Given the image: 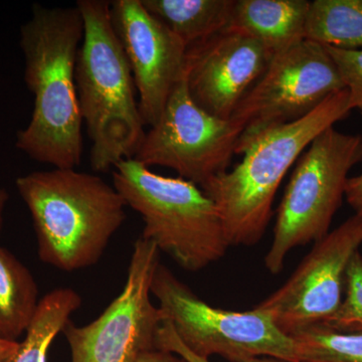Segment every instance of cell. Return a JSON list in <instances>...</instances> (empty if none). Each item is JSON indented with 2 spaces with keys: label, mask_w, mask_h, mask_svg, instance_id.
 Here are the masks:
<instances>
[{
  "label": "cell",
  "mask_w": 362,
  "mask_h": 362,
  "mask_svg": "<svg viewBox=\"0 0 362 362\" xmlns=\"http://www.w3.org/2000/svg\"><path fill=\"white\" fill-rule=\"evenodd\" d=\"M296 162L278 207L267 270L277 275L295 247L317 243L330 233L345 197L349 173L362 162V136L334 126L320 133Z\"/></svg>",
  "instance_id": "8992f818"
},
{
  "label": "cell",
  "mask_w": 362,
  "mask_h": 362,
  "mask_svg": "<svg viewBox=\"0 0 362 362\" xmlns=\"http://www.w3.org/2000/svg\"><path fill=\"white\" fill-rule=\"evenodd\" d=\"M339 332H362V255L356 252L345 279V298L334 315L321 324Z\"/></svg>",
  "instance_id": "ffe728a7"
},
{
  "label": "cell",
  "mask_w": 362,
  "mask_h": 362,
  "mask_svg": "<svg viewBox=\"0 0 362 362\" xmlns=\"http://www.w3.org/2000/svg\"><path fill=\"white\" fill-rule=\"evenodd\" d=\"M84 39L76 66L78 105L92 141L90 166L106 173L134 157L145 136L129 63L111 21L110 1L78 0Z\"/></svg>",
  "instance_id": "277c9868"
},
{
  "label": "cell",
  "mask_w": 362,
  "mask_h": 362,
  "mask_svg": "<svg viewBox=\"0 0 362 362\" xmlns=\"http://www.w3.org/2000/svg\"><path fill=\"white\" fill-rule=\"evenodd\" d=\"M159 255L154 243L140 237L119 296L87 325L66 323L63 333L71 362H136L144 352L157 349V334L165 317L150 296Z\"/></svg>",
  "instance_id": "9c48e42d"
},
{
  "label": "cell",
  "mask_w": 362,
  "mask_h": 362,
  "mask_svg": "<svg viewBox=\"0 0 362 362\" xmlns=\"http://www.w3.org/2000/svg\"><path fill=\"white\" fill-rule=\"evenodd\" d=\"M84 39L77 6H33L21 28L25 81L33 95L30 123L16 136L18 149L54 168L76 169L83 156V119L76 66Z\"/></svg>",
  "instance_id": "6da1fadb"
},
{
  "label": "cell",
  "mask_w": 362,
  "mask_h": 362,
  "mask_svg": "<svg viewBox=\"0 0 362 362\" xmlns=\"http://www.w3.org/2000/svg\"><path fill=\"white\" fill-rule=\"evenodd\" d=\"M188 47L230 25L235 0H141Z\"/></svg>",
  "instance_id": "2e32d148"
},
{
  "label": "cell",
  "mask_w": 362,
  "mask_h": 362,
  "mask_svg": "<svg viewBox=\"0 0 362 362\" xmlns=\"http://www.w3.org/2000/svg\"><path fill=\"white\" fill-rule=\"evenodd\" d=\"M325 47L337 64L345 89L349 92L352 110H357L362 115V49L343 51Z\"/></svg>",
  "instance_id": "44dd1931"
},
{
  "label": "cell",
  "mask_w": 362,
  "mask_h": 362,
  "mask_svg": "<svg viewBox=\"0 0 362 362\" xmlns=\"http://www.w3.org/2000/svg\"><path fill=\"white\" fill-rule=\"evenodd\" d=\"M344 89L324 45L304 40L279 52L230 118L242 129L235 154L264 131L304 118Z\"/></svg>",
  "instance_id": "ba28073f"
},
{
  "label": "cell",
  "mask_w": 362,
  "mask_h": 362,
  "mask_svg": "<svg viewBox=\"0 0 362 362\" xmlns=\"http://www.w3.org/2000/svg\"><path fill=\"white\" fill-rule=\"evenodd\" d=\"M20 346L21 342L0 340V362H14Z\"/></svg>",
  "instance_id": "d4e9b609"
},
{
  "label": "cell",
  "mask_w": 362,
  "mask_h": 362,
  "mask_svg": "<svg viewBox=\"0 0 362 362\" xmlns=\"http://www.w3.org/2000/svg\"><path fill=\"white\" fill-rule=\"evenodd\" d=\"M242 129L201 108L181 78L158 122L145 133L133 159L143 165L173 169L199 187L228 171Z\"/></svg>",
  "instance_id": "30bf717a"
},
{
  "label": "cell",
  "mask_w": 362,
  "mask_h": 362,
  "mask_svg": "<svg viewBox=\"0 0 362 362\" xmlns=\"http://www.w3.org/2000/svg\"><path fill=\"white\" fill-rule=\"evenodd\" d=\"M244 362H284L278 359L270 358V357H257V358L249 359Z\"/></svg>",
  "instance_id": "4316f807"
},
{
  "label": "cell",
  "mask_w": 362,
  "mask_h": 362,
  "mask_svg": "<svg viewBox=\"0 0 362 362\" xmlns=\"http://www.w3.org/2000/svg\"><path fill=\"white\" fill-rule=\"evenodd\" d=\"M151 294L178 339L195 356H218L230 362L257 357L298 362L294 339L279 329L266 312L214 308L162 264L154 274Z\"/></svg>",
  "instance_id": "52a82bcc"
},
{
  "label": "cell",
  "mask_w": 362,
  "mask_h": 362,
  "mask_svg": "<svg viewBox=\"0 0 362 362\" xmlns=\"http://www.w3.org/2000/svg\"><path fill=\"white\" fill-rule=\"evenodd\" d=\"M156 349L175 354L187 362H211L209 359L202 358L189 351L178 339L173 326L166 319L162 323L157 334Z\"/></svg>",
  "instance_id": "7402d4cb"
},
{
  "label": "cell",
  "mask_w": 362,
  "mask_h": 362,
  "mask_svg": "<svg viewBox=\"0 0 362 362\" xmlns=\"http://www.w3.org/2000/svg\"><path fill=\"white\" fill-rule=\"evenodd\" d=\"M33 218L40 261L59 271L96 265L126 220V202L100 176L54 168L16 181Z\"/></svg>",
  "instance_id": "7a4b0ae2"
},
{
  "label": "cell",
  "mask_w": 362,
  "mask_h": 362,
  "mask_svg": "<svg viewBox=\"0 0 362 362\" xmlns=\"http://www.w3.org/2000/svg\"><path fill=\"white\" fill-rule=\"evenodd\" d=\"M273 57L258 40L233 28L190 45L185 61L190 96L211 115L228 120Z\"/></svg>",
  "instance_id": "4fadbf2b"
},
{
  "label": "cell",
  "mask_w": 362,
  "mask_h": 362,
  "mask_svg": "<svg viewBox=\"0 0 362 362\" xmlns=\"http://www.w3.org/2000/svg\"><path fill=\"white\" fill-rule=\"evenodd\" d=\"M136 362H187L180 356L160 349L150 350L138 357Z\"/></svg>",
  "instance_id": "cb8c5ba5"
},
{
  "label": "cell",
  "mask_w": 362,
  "mask_h": 362,
  "mask_svg": "<svg viewBox=\"0 0 362 362\" xmlns=\"http://www.w3.org/2000/svg\"><path fill=\"white\" fill-rule=\"evenodd\" d=\"M110 14L132 71L143 122L152 127L185 77L188 47L141 0L110 1Z\"/></svg>",
  "instance_id": "7c38bea8"
},
{
  "label": "cell",
  "mask_w": 362,
  "mask_h": 362,
  "mask_svg": "<svg viewBox=\"0 0 362 362\" xmlns=\"http://www.w3.org/2000/svg\"><path fill=\"white\" fill-rule=\"evenodd\" d=\"M346 89L328 97L295 122L264 131L238 154L242 161L202 189L218 207L230 247L252 246L263 238L278 188L314 139L351 113Z\"/></svg>",
  "instance_id": "3957f363"
},
{
  "label": "cell",
  "mask_w": 362,
  "mask_h": 362,
  "mask_svg": "<svg viewBox=\"0 0 362 362\" xmlns=\"http://www.w3.org/2000/svg\"><path fill=\"white\" fill-rule=\"evenodd\" d=\"M305 40L343 51L362 49V0L311 1Z\"/></svg>",
  "instance_id": "e0dca14e"
},
{
  "label": "cell",
  "mask_w": 362,
  "mask_h": 362,
  "mask_svg": "<svg viewBox=\"0 0 362 362\" xmlns=\"http://www.w3.org/2000/svg\"><path fill=\"white\" fill-rule=\"evenodd\" d=\"M308 0H235L228 28L258 40L275 56L305 40Z\"/></svg>",
  "instance_id": "5bb4252c"
},
{
  "label": "cell",
  "mask_w": 362,
  "mask_h": 362,
  "mask_svg": "<svg viewBox=\"0 0 362 362\" xmlns=\"http://www.w3.org/2000/svg\"><path fill=\"white\" fill-rule=\"evenodd\" d=\"M112 176L126 206L142 218L141 237L181 268L199 272L225 257L230 245L220 213L199 185L157 175L133 158L116 164Z\"/></svg>",
  "instance_id": "5b68a950"
},
{
  "label": "cell",
  "mask_w": 362,
  "mask_h": 362,
  "mask_svg": "<svg viewBox=\"0 0 362 362\" xmlns=\"http://www.w3.org/2000/svg\"><path fill=\"white\" fill-rule=\"evenodd\" d=\"M81 305L82 297L71 288H57L40 298L39 308L14 362H47L52 341L63 332Z\"/></svg>",
  "instance_id": "ac0fdd59"
},
{
  "label": "cell",
  "mask_w": 362,
  "mask_h": 362,
  "mask_svg": "<svg viewBox=\"0 0 362 362\" xmlns=\"http://www.w3.org/2000/svg\"><path fill=\"white\" fill-rule=\"evenodd\" d=\"M362 245V216L354 214L315 243L289 280L255 308L289 337L321 325L342 303L347 268Z\"/></svg>",
  "instance_id": "8fae6325"
},
{
  "label": "cell",
  "mask_w": 362,
  "mask_h": 362,
  "mask_svg": "<svg viewBox=\"0 0 362 362\" xmlns=\"http://www.w3.org/2000/svg\"><path fill=\"white\" fill-rule=\"evenodd\" d=\"M39 287L32 272L0 246V340L20 342L40 305Z\"/></svg>",
  "instance_id": "9a60e30c"
},
{
  "label": "cell",
  "mask_w": 362,
  "mask_h": 362,
  "mask_svg": "<svg viewBox=\"0 0 362 362\" xmlns=\"http://www.w3.org/2000/svg\"><path fill=\"white\" fill-rule=\"evenodd\" d=\"M9 199V194L6 188L0 187V233H1L2 226H4V214L6 209L7 202Z\"/></svg>",
  "instance_id": "484cf974"
},
{
  "label": "cell",
  "mask_w": 362,
  "mask_h": 362,
  "mask_svg": "<svg viewBox=\"0 0 362 362\" xmlns=\"http://www.w3.org/2000/svg\"><path fill=\"white\" fill-rule=\"evenodd\" d=\"M298 362H362V332L315 325L293 335Z\"/></svg>",
  "instance_id": "d6986e66"
},
{
  "label": "cell",
  "mask_w": 362,
  "mask_h": 362,
  "mask_svg": "<svg viewBox=\"0 0 362 362\" xmlns=\"http://www.w3.org/2000/svg\"><path fill=\"white\" fill-rule=\"evenodd\" d=\"M345 197L356 214L362 216V173L347 180Z\"/></svg>",
  "instance_id": "603a6c76"
}]
</instances>
